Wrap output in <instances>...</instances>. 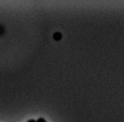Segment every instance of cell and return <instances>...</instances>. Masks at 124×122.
<instances>
[{
	"label": "cell",
	"instance_id": "1",
	"mask_svg": "<svg viewBox=\"0 0 124 122\" xmlns=\"http://www.w3.org/2000/svg\"><path fill=\"white\" fill-rule=\"evenodd\" d=\"M36 122H46V121L43 118V117H39V119H37Z\"/></svg>",
	"mask_w": 124,
	"mask_h": 122
},
{
	"label": "cell",
	"instance_id": "2",
	"mask_svg": "<svg viewBox=\"0 0 124 122\" xmlns=\"http://www.w3.org/2000/svg\"><path fill=\"white\" fill-rule=\"evenodd\" d=\"M27 122H36V121L34 120V119H31V120H29Z\"/></svg>",
	"mask_w": 124,
	"mask_h": 122
}]
</instances>
